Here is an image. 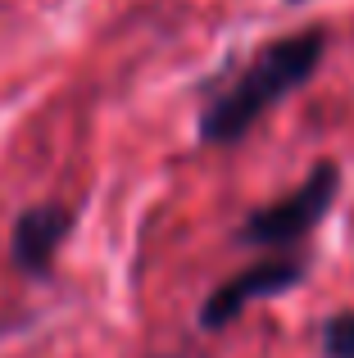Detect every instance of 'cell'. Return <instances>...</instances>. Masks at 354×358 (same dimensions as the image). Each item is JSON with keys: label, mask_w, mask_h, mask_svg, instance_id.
Returning <instances> with one entry per match:
<instances>
[{"label": "cell", "mask_w": 354, "mask_h": 358, "mask_svg": "<svg viewBox=\"0 0 354 358\" xmlns=\"http://www.w3.org/2000/svg\"><path fill=\"white\" fill-rule=\"evenodd\" d=\"M327 59V27H300V32L273 36L236 69L227 87H218L204 100L200 118H195V141L200 145H236L250 131L273 114L282 100L304 91Z\"/></svg>", "instance_id": "1"}, {"label": "cell", "mask_w": 354, "mask_h": 358, "mask_svg": "<svg viewBox=\"0 0 354 358\" xmlns=\"http://www.w3.org/2000/svg\"><path fill=\"white\" fill-rule=\"evenodd\" d=\"M337 195H341V164L318 159L295 191H286L282 200H273V204L250 209L246 222L236 227V241L255 245V250H291V245H300L332 213Z\"/></svg>", "instance_id": "2"}, {"label": "cell", "mask_w": 354, "mask_h": 358, "mask_svg": "<svg viewBox=\"0 0 354 358\" xmlns=\"http://www.w3.org/2000/svg\"><path fill=\"white\" fill-rule=\"evenodd\" d=\"M304 272H309V263L295 259V254H273V259H259V263H250V268H241L236 277H227L200 304V331H222V327H232L250 304L295 290L304 281Z\"/></svg>", "instance_id": "3"}, {"label": "cell", "mask_w": 354, "mask_h": 358, "mask_svg": "<svg viewBox=\"0 0 354 358\" xmlns=\"http://www.w3.org/2000/svg\"><path fill=\"white\" fill-rule=\"evenodd\" d=\"M73 222H78L73 209L59 204V200L27 204L14 218V227H9V263H14L23 277H45V272L55 268V259H59Z\"/></svg>", "instance_id": "4"}, {"label": "cell", "mask_w": 354, "mask_h": 358, "mask_svg": "<svg viewBox=\"0 0 354 358\" xmlns=\"http://www.w3.org/2000/svg\"><path fill=\"white\" fill-rule=\"evenodd\" d=\"M323 354L327 358H354V308L323 322Z\"/></svg>", "instance_id": "5"}, {"label": "cell", "mask_w": 354, "mask_h": 358, "mask_svg": "<svg viewBox=\"0 0 354 358\" xmlns=\"http://www.w3.org/2000/svg\"><path fill=\"white\" fill-rule=\"evenodd\" d=\"M286 5H304V0H286Z\"/></svg>", "instance_id": "6"}]
</instances>
